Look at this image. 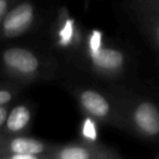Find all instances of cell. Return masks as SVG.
Returning a JSON list of instances; mask_svg holds the SVG:
<instances>
[{
  "instance_id": "6da1fadb",
  "label": "cell",
  "mask_w": 159,
  "mask_h": 159,
  "mask_svg": "<svg viewBox=\"0 0 159 159\" xmlns=\"http://www.w3.org/2000/svg\"><path fill=\"white\" fill-rule=\"evenodd\" d=\"M45 150V143L39 139L0 132V159H37Z\"/></svg>"
},
{
  "instance_id": "7a4b0ae2",
  "label": "cell",
  "mask_w": 159,
  "mask_h": 159,
  "mask_svg": "<svg viewBox=\"0 0 159 159\" xmlns=\"http://www.w3.org/2000/svg\"><path fill=\"white\" fill-rule=\"evenodd\" d=\"M2 70L14 77L27 78L34 76L40 67L37 56L24 47H7L0 52Z\"/></svg>"
},
{
  "instance_id": "3957f363",
  "label": "cell",
  "mask_w": 159,
  "mask_h": 159,
  "mask_svg": "<svg viewBox=\"0 0 159 159\" xmlns=\"http://www.w3.org/2000/svg\"><path fill=\"white\" fill-rule=\"evenodd\" d=\"M35 20V7L29 1L11 5L0 21V39H14L25 34Z\"/></svg>"
},
{
  "instance_id": "277c9868",
  "label": "cell",
  "mask_w": 159,
  "mask_h": 159,
  "mask_svg": "<svg viewBox=\"0 0 159 159\" xmlns=\"http://www.w3.org/2000/svg\"><path fill=\"white\" fill-rule=\"evenodd\" d=\"M31 109L26 104H16L9 108L6 120L0 132L6 134H21L27 129L31 122Z\"/></svg>"
},
{
  "instance_id": "5b68a950",
  "label": "cell",
  "mask_w": 159,
  "mask_h": 159,
  "mask_svg": "<svg viewBox=\"0 0 159 159\" xmlns=\"http://www.w3.org/2000/svg\"><path fill=\"white\" fill-rule=\"evenodd\" d=\"M137 125L147 134L155 135L159 133V111L149 102L140 103L134 112Z\"/></svg>"
},
{
  "instance_id": "8992f818",
  "label": "cell",
  "mask_w": 159,
  "mask_h": 159,
  "mask_svg": "<svg viewBox=\"0 0 159 159\" xmlns=\"http://www.w3.org/2000/svg\"><path fill=\"white\" fill-rule=\"evenodd\" d=\"M91 58L96 66L103 70H116L123 63V55L113 48H91Z\"/></svg>"
},
{
  "instance_id": "52a82bcc",
  "label": "cell",
  "mask_w": 159,
  "mask_h": 159,
  "mask_svg": "<svg viewBox=\"0 0 159 159\" xmlns=\"http://www.w3.org/2000/svg\"><path fill=\"white\" fill-rule=\"evenodd\" d=\"M81 103L82 106L96 117H106L109 112V104L104 99L103 96L94 91H84L81 93Z\"/></svg>"
},
{
  "instance_id": "ba28073f",
  "label": "cell",
  "mask_w": 159,
  "mask_h": 159,
  "mask_svg": "<svg viewBox=\"0 0 159 159\" xmlns=\"http://www.w3.org/2000/svg\"><path fill=\"white\" fill-rule=\"evenodd\" d=\"M56 157L60 159H87L89 153L81 147H66L61 149Z\"/></svg>"
},
{
  "instance_id": "9c48e42d",
  "label": "cell",
  "mask_w": 159,
  "mask_h": 159,
  "mask_svg": "<svg viewBox=\"0 0 159 159\" xmlns=\"http://www.w3.org/2000/svg\"><path fill=\"white\" fill-rule=\"evenodd\" d=\"M15 97V91L9 86H0V107L7 106Z\"/></svg>"
},
{
  "instance_id": "30bf717a",
  "label": "cell",
  "mask_w": 159,
  "mask_h": 159,
  "mask_svg": "<svg viewBox=\"0 0 159 159\" xmlns=\"http://www.w3.org/2000/svg\"><path fill=\"white\" fill-rule=\"evenodd\" d=\"M83 134H84V137H87L89 139H96L97 132H96V127H94L92 120L87 119L84 122V124H83Z\"/></svg>"
},
{
  "instance_id": "8fae6325",
  "label": "cell",
  "mask_w": 159,
  "mask_h": 159,
  "mask_svg": "<svg viewBox=\"0 0 159 159\" xmlns=\"http://www.w3.org/2000/svg\"><path fill=\"white\" fill-rule=\"evenodd\" d=\"M11 6V0H0V21L2 20L4 15Z\"/></svg>"
},
{
  "instance_id": "7c38bea8",
  "label": "cell",
  "mask_w": 159,
  "mask_h": 159,
  "mask_svg": "<svg viewBox=\"0 0 159 159\" xmlns=\"http://www.w3.org/2000/svg\"><path fill=\"white\" fill-rule=\"evenodd\" d=\"M7 112H9V107H7V106H1V107H0V130L2 129L4 123H5V120H6Z\"/></svg>"
},
{
  "instance_id": "4fadbf2b",
  "label": "cell",
  "mask_w": 159,
  "mask_h": 159,
  "mask_svg": "<svg viewBox=\"0 0 159 159\" xmlns=\"http://www.w3.org/2000/svg\"><path fill=\"white\" fill-rule=\"evenodd\" d=\"M97 47H101V34L93 32L91 40V48H97Z\"/></svg>"
},
{
  "instance_id": "5bb4252c",
  "label": "cell",
  "mask_w": 159,
  "mask_h": 159,
  "mask_svg": "<svg viewBox=\"0 0 159 159\" xmlns=\"http://www.w3.org/2000/svg\"><path fill=\"white\" fill-rule=\"evenodd\" d=\"M158 36H159V25H158Z\"/></svg>"
}]
</instances>
